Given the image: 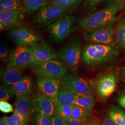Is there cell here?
<instances>
[{
	"label": "cell",
	"instance_id": "cell-14",
	"mask_svg": "<svg viewBox=\"0 0 125 125\" xmlns=\"http://www.w3.org/2000/svg\"><path fill=\"white\" fill-rule=\"evenodd\" d=\"M32 109L38 113L52 116L53 115L55 107L53 102L44 94L39 96L32 101Z\"/></svg>",
	"mask_w": 125,
	"mask_h": 125
},
{
	"label": "cell",
	"instance_id": "cell-36",
	"mask_svg": "<svg viewBox=\"0 0 125 125\" xmlns=\"http://www.w3.org/2000/svg\"><path fill=\"white\" fill-rule=\"evenodd\" d=\"M102 125H117L116 122L109 116L105 118L103 121Z\"/></svg>",
	"mask_w": 125,
	"mask_h": 125
},
{
	"label": "cell",
	"instance_id": "cell-40",
	"mask_svg": "<svg viewBox=\"0 0 125 125\" xmlns=\"http://www.w3.org/2000/svg\"><path fill=\"white\" fill-rule=\"evenodd\" d=\"M7 103V102L6 101H0V110L2 112L3 109Z\"/></svg>",
	"mask_w": 125,
	"mask_h": 125
},
{
	"label": "cell",
	"instance_id": "cell-26",
	"mask_svg": "<svg viewBox=\"0 0 125 125\" xmlns=\"http://www.w3.org/2000/svg\"><path fill=\"white\" fill-rule=\"evenodd\" d=\"M109 116L117 125H125V112L120 107H113L108 112Z\"/></svg>",
	"mask_w": 125,
	"mask_h": 125
},
{
	"label": "cell",
	"instance_id": "cell-11",
	"mask_svg": "<svg viewBox=\"0 0 125 125\" xmlns=\"http://www.w3.org/2000/svg\"><path fill=\"white\" fill-rule=\"evenodd\" d=\"M25 13L19 10L0 12V30H12L21 27L25 21Z\"/></svg>",
	"mask_w": 125,
	"mask_h": 125
},
{
	"label": "cell",
	"instance_id": "cell-3",
	"mask_svg": "<svg viewBox=\"0 0 125 125\" xmlns=\"http://www.w3.org/2000/svg\"><path fill=\"white\" fill-rule=\"evenodd\" d=\"M33 72L39 77H46L60 80L67 75L66 67L57 59L43 62H35L31 65Z\"/></svg>",
	"mask_w": 125,
	"mask_h": 125
},
{
	"label": "cell",
	"instance_id": "cell-1",
	"mask_svg": "<svg viewBox=\"0 0 125 125\" xmlns=\"http://www.w3.org/2000/svg\"><path fill=\"white\" fill-rule=\"evenodd\" d=\"M125 7L124 5H114L94 12L83 18L79 24V27L87 31L113 23L116 20L117 14Z\"/></svg>",
	"mask_w": 125,
	"mask_h": 125
},
{
	"label": "cell",
	"instance_id": "cell-18",
	"mask_svg": "<svg viewBox=\"0 0 125 125\" xmlns=\"http://www.w3.org/2000/svg\"><path fill=\"white\" fill-rule=\"evenodd\" d=\"M32 109V102L29 97L25 95L17 97L14 112L22 117L26 122L31 115Z\"/></svg>",
	"mask_w": 125,
	"mask_h": 125
},
{
	"label": "cell",
	"instance_id": "cell-13",
	"mask_svg": "<svg viewBox=\"0 0 125 125\" xmlns=\"http://www.w3.org/2000/svg\"><path fill=\"white\" fill-rule=\"evenodd\" d=\"M63 83L70 86L78 95H90L91 93L88 82L77 75L74 74L64 77Z\"/></svg>",
	"mask_w": 125,
	"mask_h": 125
},
{
	"label": "cell",
	"instance_id": "cell-39",
	"mask_svg": "<svg viewBox=\"0 0 125 125\" xmlns=\"http://www.w3.org/2000/svg\"><path fill=\"white\" fill-rule=\"evenodd\" d=\"M84 125H100L98 120H93L86 122Z\"/></svg>",
	"mask_w": 125,
	"mask_h": 125
},
{
	"label": "cell",
	"instance_id": "cell-10",
	"mask_svg": "<svg viewBox=\"0 0 125 125\" xmlns=\"http://www.w3.org/2000/svg\"><path fill=\"white\" fill-rule=\"evenodd\" d=\"M117 86V77L114 73L101 76L97 81L96 88L99 97L105 99L115 91Z\"/></svg>",
	"mask_w": 125,
	"mask_h": 125
},
{
	"label": "cell",
	"instance_id": "cell-24",
	"mask_svg": "<svg viewBox=\"0 0 125 125\" xmlns=\"http://www.w3.org/2000/svg\"><path fill=\"white\" fill-rule=\"evenodd\" d=\"M125 31V16L118 19L115 27V41L117 45L121 46L124 38Z\"/></svg>",
	"mask_w": 125,
	"mask_h": 125
},
{
	"label": "cell",
	"instance_id": "cell-16",
	"mask_svg": "<svg viewBox=\"0 0 125 125\" xmlns=\"http://www.w3.org/2000/svg\"><path fill=\"white\" fill-rule=\"evenodd\" d=\"M1 77L4 84L11 87L23 77L22 68L8 65L1 69Z\"/></svg>",
	"mask_w": 125,
	"mask_h": 125
},
{
	"label": "cell",
	"instance_id": "cell-5",
	"mask_svg": "<svg viewBox=\"0 0 125 125\" xmlns=\"http://www.w3.org/2000/svg\"><path fill=\"white\" fill-rule=\"evenodd\" d=\"M75 21V16L66 15L49 24L46 29L54 41L60 43L69 36Z\"/></svg>",
	"mask_w": 125,
	"mask_h": 125
},
{
	"label": "cell",
	"instance_id": "cell-9",
	"mask_svg": "<svg viewBox=\"0 0 125 125\" xmlns=\"http://www.w3.org/2000/svg\"><path fill=\"white\" fill-rule=\"evenodd\" d=\"M8 65L24 68L35 62L29 46H20L15 48L10 53Z\"/></svg>",
	"mask_w": 125,
	"mask_h": 125
},
{
	"label": "cell",
	"instance_id": "cell-4",
	"mask_svg": "<svg viewBox=\"0 0 125 125\" xmlns=\"http://www.w3.org/2000/svg\"><path fill=\"white\" fill-rule=\"evenodd\" d=\"M82 43L80 39L75 37L55 52L72 71H75L78 67L82 52Z\"/></svg>",
	"mask_w": 125,
	"mask_h": 125
},
{
	"label": "cell",
	"instance_id": "cell-27",
	"mask_svg": "<svg viewBox=\"0 0 125 125\" xmlns=\"http://www.w3.org/2000/svg\"><path fill=\"white\" fill-rule=\"evenodd\" d=\"M90 113L85 108L74 104L72 110V118L76 120L87 121L89 117Z\"/></svg>",
	"mask_w": 125,
	"mask_h": 125
},
{
	"label": "cell",
	"instance_id": "cell-15",
	"mask_svg": "<svg viewBox=\"0 0 125 125\" xmlns=\"http://www.w3.org/2000/svg\"><path fill=\"white\" fill-rule=\"evenodd\" d=\"M32 51L35 62H43L55 59L57 55L45 43H40L29 46Z\"/></svg>",
	"mask_w": 125,
	"mask_h": 125
},
{
	"label": "cell",
	"instance_id": "cell-25",
	"mask_svg": "<svg viewBox=\"0 0 125 125\" xmlns=\"http://www.w3.org/2000/svg\"><path fill=\"white\" fill-rule=\"evenodd\" d=\"M74 104L68 105L55 106L53 116L60 117L63 120L68 121L72 118V113Z\"/></svg>",
	"mask_w": 125,
	"mask_h": 125
},
{
	"label": "cell",
	"instance_id": "cell-41",
	"mask_svg": "<svg viewBox=\"0 0 125 125\" xmlns=\"http://www.w3.org/2000/svg\"><path fill=\"white\" fill-rule=\"evenodd\" d=\"M0 125H9L7 121L6 120L5 117L0 118Z\"/></svg>",
	"mask_w": 125,
	"mask_h": 125
},
{
	"label": "cell",
	"instance_id": "cell-22",
	"mask_svg": "<svg viewBox=\"0 0 125 125\" xmlns=\"http://www.w3.org/2000/svg\"><path fill=\"white\" fill-rule=\"evenodd\" d=\"M75 105L84 107L89 112L93 110L95 105V99L94 97L90 95H78L74 103Z\"/></svg>",
	"mask_w": 125,
	"mask_h": 125
},
{
	"label": "cell",
	"instance_id": "cell-6",
	"mask_svg": "<svg viewBox=\"0 0 125 125\" xmlns=\"http://www.w3.org/2000/svg\"><path fill=\"white\" fill-rule=\"evenodd\" d=\"M70 11L53 5H47L40 9L33 19V23L38 26L50 24L66 15Z\"/></svg>",
	"mask_w": 125,
	"mask_h": 125
},
{
	"label": "cell",
	"instance_id": "cell-30",
	"mask_svg": "<svg viewBox=\"0 0 125 125\" xmlns=\"http://www.w3.org/2000/svg\"><path fill=\"white\" fill-rule=\"evenodd\" d=\"M14 94L11 87L6 85H2L0 88V101H9L12 98Z\"/></svg>",
	"mask_w": 125,
	"mask_h": 125
},
{
	"label": "cell",
	"instance_id": "cell-20",
	"mask_svg": "<svg viewBox=\"0 0 125 125\" xmlns=\"http://www.w3.org/2000/svg\"><path fill=\"white\" fill-rule=\"evenodd\" d=\"M23 3L22 12L28 16L33 15L39 10L47 5L50 0H22Z\"/></svg>",
	"mask_w": 125,
	"mask_h": 125
},
{
	"label": "cell",
	"instance_id": "cell-33",
	"mask_svg": "<svg viewBox=\"0 0 125 125\" xmlns=\"http://www.w3.org/2000/svg\"><path fill=\"white\" fill-rule=\"evenodd\" d=\"M52 125H68L67 121L63 120L60 117L57 116H53L52 117Z\"/></svg>",
	"mask_w": 125,
	"mask_h": 125
},
{
	"label": "cell",
	"instance_id": "cell-38",
	"mask_svg": "<svg viewBox=\"0 0 125 125\" xmlns=\"http://www.w3.org/2000/svg\"><path fill=\"white\" fill-rule=\"evenodd\" d=\"M118 103L121 107L125 109V93L122 94L118 99Z\"/></svg>",
	"mask_w": 125,
	"mask_h": 125
},
{
	"label": "cell",
	"instance_id": "cell-34",
	"mask_svg": "<svg viewBox=\"0 0 125 125\" xmlns=\"http://www.w3.org/2000/svg\"><path fill=\"white\" fill-rule=\"evenodd\" d=\"M107 7L114 5H125V0H105Z\"/></svg>",
	"mask_w": 125,
	"mask_h": 125
},
{
	"label": "cell",
	"instance_id": "cell-29",
	"mask_svg": "<svg viewBox=\"0 0 125 125\" xmlns=\"http://www.w3.org/2000/svg\"><path fill=\"white\" fill-rule=\"evenodd\" d=\"M9 125H26L27 122L22 117L15 112L11 116L5 117Z\"/></svg>",
	"mask_w": 125,
	"mask_h": 125
},
{
	"label": "cell",
	"instance_id": "cell-17",
	"mask_svg": "<svg viewBox=\"0 0 125 125\" xmlns=\"http://www.w3.org/2000/svg\"><path fill=\"white\" fill-rule=\"evenodd\" d=\"M78 94L74 89L70 86L63 83L62 86H59L55 105L73 104Z\"/></svg>",
	"mask_w": 125,
	"mask_h": 125
},
{
	"label": "cell",
	"instance_id": "cell-2",
	"mask_svg": "<svg viewBox=\"0 0 125 125\" xmlns=\"http://www.w3.org/2000/svg\"><path fill=\"white\" fill-rule=\"evenodd\" d=\"M119 55L114 45L91 43L85 46L82 60L85 64L93 66L107 62Z\"/></svg>",
	"mask_w": 125,
	"mask_h": 125
},
{
	"label": "cell",
	"instance_id": "cell-7",
	"mask_svg": "<svg viewBox=\"0 0 125 125\" xmlns=\"http://www.w3.org/2000/svg\"><path fill=\"white\" fill-rule=\"evenodd\" d=\"M84 38L92 44L114 45L115 27L111 23L86 31Z\"/></svg>",
	"mask_w": 125,
	"mask_h": 125
},
{
	"label": "cell",
	"instance_id": "cell-32",
	"mask_svg": "<svg viewBox=\"0 0 125 125\" xmlns=\"http://www.w3.org/2000/svg\"><path fill=\"white\" fill-rule=\"evenodd\" d=\"M10 54L8 46L2 42L0 44V59L1 62H6L9 60Z\"/></svg>",
	"mask_w": 125,
	"mask_h": 125
},
{
	"label": "cell",
	"instance_id": "cell-31",
	"mask_svg": "<svg viewBox=\"0 0 125 125\" xmlns=\"http://www.w3.org/2000/svg\"><path fill=\"white\" fill-rule=\"evenodd\" d=\"M105 0H85L84 9L88 13H91L97 9L98 6Z\"/></svg>",
	"mask_w": 125,
	"mask_h": 125
},
{
	"label": "cell",
	"instance_id": "cell-37",
	"mask_svg": "<svg viewBox=\"0 0 125 125\" xmlns=\"http://www.w3.org/2000/svg\"><path fill=\"white\" fill-rule=\"evenodd\" d=\"M14 111V109H13V107H12V105L10 104L9 103H7L4 109H3V110L2 111V112L4 113H9L10 112H13Z\"/></svg>",
	"mask_w": 125,
	"mask_h": 125
},
{
	"label": "cell",
	"instance_id": "cell-21",
	"mask_svg": "<svg viewBox=\"0 0 125 125\" xmlns=\"http://www.w3.org/2000/svg\"><path fill=\"white\" fill-rule=\"evenodd\" d=\"M85 0H50V4L66 9L70 11L77 9Z\"/></svg>",
	"mask_w": 125,
	"mask_h": 125
},
{
	"label": "cell",
	"instance_id": "cell-12",
	"mask_svg": "<svg viewBox=\"0 0 125 125\" xmlns=\"http://www.w3.org/2000/svg\"><path fill=\"white\" fill-rule=\"evenodd\" d=\"M36 85L43 94L51 99L55 103L59 88L58 80L46 77H39L37 80Z\"/></svg>",
	"mask_w": 125,
	"mask_h": 125
},
{
	"label": "cell",
	"instance_id": "cell-19",
	"mask_svg": "<svg viewBox=\"0 0 125 125\" xmlns=\"http://www.w3.org/2000/svg\"><path fill=\"white\" fill-rule=\"evenodd\" d=\"M14 94L19 97L31 93L33 88V81L30 76H26L11 87Z\"/></svg>",
	"mask_w": 125,
	"mask_h": 125
},
{
	"label": "cell",
	"instance_id": "cell-8",
	"mask_svg": "<svg viewBox=\"0 0 125 125\" xmlns=\"http://www.w3.org/2000/svg\"><path fill=\"white\" fill-rule=\"evenodd\" d=\"M9 39L20 46H31L42 40L36 32L26 27H19L11 30L7 33Z\"/></svg>",
	"mask_w": 125,
	"mask_h": 125
},
{
	"label": "cell",
	"instance_id": "cell-42",
	"mask_svg": "<svg viewBox=\"0 0 125 125\" xmlns=\"http://www.w3.org/2000/svg\"><path fill=\"white\" fill-rule=\"evenodd\" d=\"M121 47L123 49H125V34H124V40H123V43H122V45H121Z\"/></svg>",
	"mask_w": 125,
	"mask_h": 125
},
{
	"label": "cell",
	"instance_id": "cell-23",
	"mask_svg": "<svg viewBox=\"0 0 125 125\" xmlns=\"http://www.w3.org/2000/svg\"><path fill=\"white\" fill-rule=\"evenodd\" d=\"M22 0H0V12L19 10L22 11Z\"/></svg>",
	"mask_w": 125,
	"mask_h": 125
},
{
	"label": "cell",
	"instance_id": "cell-28",
	"mask_svg": "<svg viewBox=\"0 0 125 125\" xmlns=\"http://www.w3.org/2000/svg\"><path fill=\"white\" fill-rule=\"evenodd\" d=\"M31 121L32 125H52L51 116L40 113L33 116Z\"/></svg>",
	"mask_w": 125,
	"mask_h": 125
},
{
	"label": "cell",
	"instance_id": "cell-35",
	"mask_svg": "<svg viewBox=\"0 0 125 125\" xmlns=\"http://www.w3.org/2000/svg\"><path fill=\"white\" fill-rule=\"evenodd\" d=\"M87 121H81L72 118L67 121L68 125H84Z\"/></svg>",
	"mask_w": 125,
	"mask_h": 125
}]
</instances>
